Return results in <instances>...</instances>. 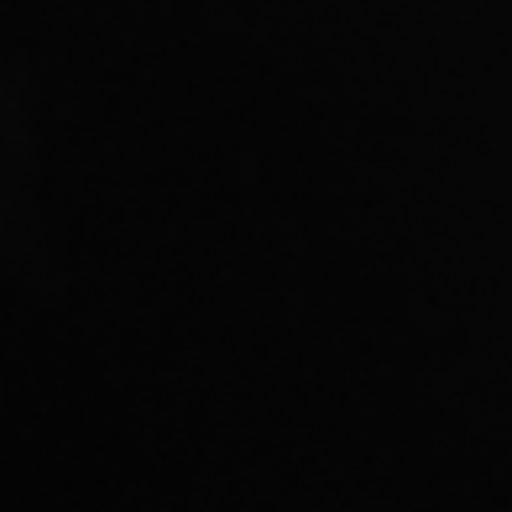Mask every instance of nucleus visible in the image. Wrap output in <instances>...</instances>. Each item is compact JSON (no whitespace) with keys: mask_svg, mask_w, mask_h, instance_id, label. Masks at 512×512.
Masks as SVG:
<instances>
[]
</instances>
